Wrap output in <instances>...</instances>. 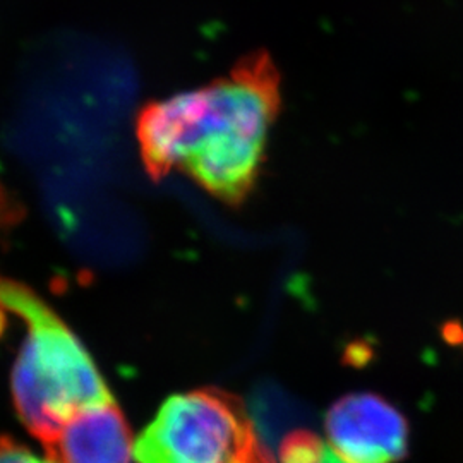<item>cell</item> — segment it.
Instances as JSON below:
<instances>
[{
	"label": "cell",
	"mask_w": 463,
	"mask_h": 463,
	"mask_svg": "<svg viewBox=\"0 0 463 463\" xmlns=\"http://www.w3.org/2000/svg\"><path fill=\"white\" fill-rule=\"evenodd\" d=\"M281 463H326V447L313 432L288 434L280 448Z\"/></svg>",
	"instance_id": "6"
},
{
	"label": "cell",
	"mask_w": 463,
	"mask_h": 463,
	"mask_svg": "<svg viewBox=\"0 0 463 463\" xmlns=\"http://www.w3.org/2000/svg\"><path fill=\"white\" fill-rule=\"evenodd\" d=\"M137 463H275L244 405L206 388L168 398L134 445Z\"/></svg>",
	"instance_id": "3"
},
{
	"label": "cell",
	"mask_w": 463,
	"mask_h": 463,
	"mask_svg": "<svg viewBox=\"0 0 463 463\" xmlns=\"http://www.w3.org/2000/svg\"><path fill=\"white\" fill-rule=\"evenodd\" d=\"M280 84L271 55L256 50L212 83L143 107L136 133L149 177L179 168L216 198L244 201L280 112Z\"/></svg>",
	"instance_id": "1"
},
{
	"label": "cell",
	"mask_w": 463,
	"mask_h": 463,
	"mask_svg": "<svg viewBox=\"0 0 463 463\" xmlns=\"http://www.w3.org/2000/svg\"><path fill=\"white\" fill-rule=\"evenodd\" d=\"M133 434L116 402L72 417L45 447L55 463H131Z\"/></svg>",
	"instance_id": "5"
},
{
	"label": "cell",
	"mask_w": 463,
	"mask_h": 463,
	"mask_svg": "<svg viewBox=\"0 0 463 463\" xmlns=\"http://www.w3.org/2000/svg\"><path fill=\"white\" fill-rule=\"evenodd\" d=\"M2 204H4V193H2V187H0V210H2Z\"/></svg>",
	"instance_id": "9"
},
{
	"label": "cell",
	"mask_w": 463,
	"mask_h": 463,
	"mask_svg": "<svg viewBox=\"0 0 463 463\" xmlns=\"http://www.w3.org/2000/svg\"><path fill=\"white\" fill-rule=\"evenodd\" d=\"M0 306L28 326L13 374V397L21 422L43 447L72 417L114 402L83 344L28 287L0 280Z\"/></svg>",
	"instance_id": "2"
},
{
	"label": "cell",
	"mask_w": 463,
	"mask_h": 463,
	"mask_svg": "<svg viewBox=\"0 0 463 463\" xmlns=\"http://www.w3.org/2000/svg\"><path fill=\"white\" fill-rule=\"evenodd\" d=\"M0 463H55L40 458L33 451L9 436H0Z\"/></svg>",
	"instance_id": "7"
},
{
	"label": "cell",
	"mask_w": 463,
	"mask_h": 463,
	"mask_svg": "<svg viewBox=\"0 0 463 463\" xmlns=\"http://www.w3.org/2000/svg\"><path fill=\"white\" fill-rule=\"evenodd\" d=\"M325 428L326 463H395L409 448L407 420L374 393L340 398Z\"/></svg>",
	"instance_id": "4"
},
{
	"label": "cell",
	"mask_w": 463,
	"mask_h": 463,
	"mask_svg": "<svg viewBox=\"0 0 463 463\" xmlns=\"http://www.w3.org/2000/svg\"><path fill=\"white\" fill-rule=\"evenodd\" d=\"M5 328H7V317H5V311H4V307L0 306V336L4 335Z\"/></svg>",
	"instance_id": "8"
}]
</instances>
